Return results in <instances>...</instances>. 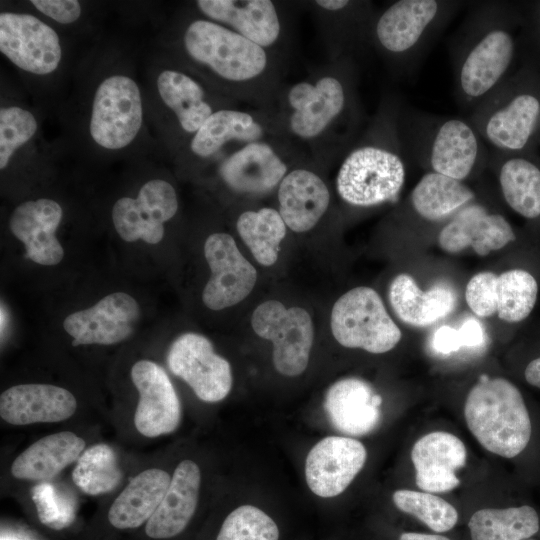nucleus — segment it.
I'll return each instance as SVG.
<instances>
[{
    "instance_id": "f257e3e1",
    "label": "nucleus",
    "mask_w": 540,
    "mask_h": 540,
    "mask_svg": "<svg viewBox=\"0 0 540 540\" xmlns=\"http://www.w3.org/2000/svg\"><path fill=\"white\" fill-rule=\"evenodd\" d=\"M279 133L311 157H343L362 132L353 58H341L279 89L265 109Z\"/></svg>"
},
{
    "instance_id": "f03ea898",
    "label": "nucleus",
    "mask_w": 540,
    "mask_h": 540,
    "mask_svg": "<svg viewBox=\"0 0 540 540\" xmlns=\"http://www.w3.org/2000/svg\"><path fill=\"white\" fill-rule=\"evenodd\" d=\"M175 42L179 64L231 101L267 109L281 88L279 55L203 16L186 20Z\"/></svg>"
},
{
    "instance_id": "7ed1b4c3",
    "label": "nucleus",
    "mask_w": 540,
    "mask_h": 540,
    "mask_svg": "<svg viewBox=\"0 0 540 540\" xmlns=\"http://www.w3.org/2000/svg\"><path fill=\"white\" fill-rule=\"evenodd\" d=\"M519 2L477 1L452 35L449 52L457 103L470 112L514 72Z\"/></svg>"
},
{
    "instance_id": "20e7f679",
    "label": "nucleus",
    "mask_w": 540,
    "mask_h": 540,
    "mask_svg": "<svg viewBox=\"0 0 540 540\" xmlns=\"http://www.w3.org/2000/svg\"><path fill=\"white\" fill-rule=\"evenodd\" d=\"M401 107L395 96H386L343 155L336 190L348 205L369 208L398 199L406 177L399 130Z\"/></svg>"
},
{
    "instance_id": "39448f33",
    "label": "nucleus",
    "mask_w": 540,
    "mask_h": 540,
    "mask_svg": "<svg viewBox=\"0 0 540 540\" xmlns=\"http://www.w3.org/2000/svg\"><path fill=\"white\" fill-rule=\"evenodd\" d=\"M399 130L405 156L429 172L464 182L488 166L489 148L467 118L401 107Z\"/></svg>"
},
{
    "instance_id": "423d86ee",
    "label": "nucleus",
    "mask_w": 540,
    "mask_h": 540,
    "mask_svg": "<svg viewBox=\"0 0 540 540\" xmlns=\"http://www.w3.org/2000/svg\"><path fill=\"white\" fill-rule=\"evenodd\" d=\"M467 119L489 149L534 151L540 140V75L520 65Z\"/></svg>"
},
{
    "instance_id": "0eeeda50",
    "label": "nucleus",
    "mask_w": 540,
    "mask_h": 540,
    "mask_svg": "<svg viewBox=\"0 0 540 540\" xmlns=\"http://www.w3.org/2000/svg\"><path fill=\"white\" fill-rule=\"evenodd\" d=\"M464 5L461 1L398 0L376 12L370 33L374 48L389 67L408 74Z\"/></svg>"
},
{
    "instance_id": "6e6552de",
    "label": "nucleus",
    "mask_w": 540,
    "mask_h": 540,
    "mask_svg": "<svg viewBox=\"0 0 540 540\" xmlns=\"http://www.w3.org/2000/svg\"><path fill=\"white\" fill-rule=\"evenodd\" d=\"M466 424L488 451L504 458L520 455L532 437V421L520 389L486 374L470 389L464 405Z\"/></svg>"
},
{
    "instance_id": "1a4fd4ad",
    "label": "nucleus",
    "mask_w": 540,
    "mask_h": 540,
    "mask_svg": "<svg viewBox=\"0 0 540 540\" xmlns=\"http://www.w3.org/2000/svg\"><path fill=\"white\" fill-rule=\"evenodd\" d=\"M144 124L140 87L125 73H112L96 86L91 101L88 133L98 148L115 152L131 146Z\"/></svg>"
},
{
    "instance_id": "9d476101",
    "label": "nucleus",
    "mask_w": 540,
    "mask_h": 540,
    "mask_svg": "<svg viewBox=\"0 0 540 540\" xmlns=\"http://www.w3.org/2000/svg\"><path fill=\"white\" fill-rule=\"evenodd\" d=\"M307 156L303 149L284 137L248 143L216 165L222 183L240 195H264L278 188L296 164Z\"/></svg>"
},
{
    "instance_id": "9b49d317",
    "label": "nucleus",
    "mask_w": 540,
    "mask_h": 540,
    "mask_svg": "<svg viewBox=\"0 0 540 540\" xmlns=\"http://www.w3.org/2000/svg\"><path fill=\"white\" fill-rule=\"evenodd\" d=\"M331 331L342 346L373 354L392 350L402 336L378 293L366 286L347 291L335 302Z\"/></svg>"
},
{
    "instance_id": "f8f14e48",
    "label": "nucleus",
    "mask_w": 540,
    "mask_h": 540,
    "mask_svg": "<svg viewBox=\"0 0 540 540\" xmlns=\"http://www.w3.org/2000/svg\"><path fill=\"white\" fill-rule=\"evenodd\" d=\"M283 137L267 110L225 107L214 112L184 148L183 157L217 165L244 145Z\"/></svg>"
},
{
    "instance_id": "ddd939ff",
    "label": "nucleus",
    "mask_w": 540,
    "mask_h": 540,
    "mask_svg": "<svg viewBox=\"0 0 540 540\" xmlns=\"http://www.w3.org/2000/svg\"><path fill=\"white\" fill-rule=\"evenodd\" d=\"M251 324L258 336L273 343V363L280 374L294 377L305 371L314 338L313 322L305 309L268 300L254 310Z\"/></svg>"
},
{
    "instance_id": "4468645a",
    "label": "nucleus",
    "mask_w": 540,
    "mask_h": 540,
    "mask_svg": "<svg viewBox=\"0 0 540 540\" xmlns=\"http://www.w3.org/2000/svg\"><path fill=\"white\" fill-rule=\"evenodd\" d=\"M155 86L159 100L173 118L177 134L184 139V148L214 112L234 103L180 64L162 68Z\"/></svg>"
},
{
    "instance_id": "2eb2a0df",
    "label": "nucleus",
    "mask_w": 540,
    "mask_h": 540,
    "mask_svg": "<svg viewBox=\"0 0 540 540\" xmlns=\"http://www.w3.org/2000/svg\"><path fill=\"white\" fill-rule=\"evenodd\" d=\"M0 51L20 70L36 76L55 72L62 61L58 33L35 15L0 13Z\"/></svg>"
},
{
    "instance_id": "dca6fc26",
    "label": "nucleus",
    "mask_w": 540,
    "mask_h": 540,
    "mask_svg": "<svg viewBox=\"0 0 540 540\" xmlns=\"http://www.w3.org/2000/svg\"><path fill=\"white\" fill-rule=\"evenodd\" d=\"M178 207L174 186L163 178H152L140 186L134 197L116 200L111 211L112 223L122 240L155 245L163 239L165 223L174 218Z\"/></svg>"
},
{
    "instance_id": "f3484780",
    "label": "nucleus",
    "mask_w": 540,
    "mask_h": 540,
    "mask_svg": "<svg viewBox=\"0 0 540 540\" xmlns=\"http://www.w3.org/2000/svg\"><path fill=\"white\" fill-rule=\"evenodd\" d=\"M198 13L279 55L288 38L283 5L271 0H198Z\"/></svg>"
},
{
    "instance_id": "a211bd4d",
    "label": "nucleus",
    "mask_w": 540,
    "mask_h": 540,
    "mask_svg": "<svg viewBox=\"0 0 540 540\" xmlns=\"http://www.w3.org/2000/svg\"><path fill=\"white\" fill-rule=\"evenodd\" d=\"M167 363L171 372L204 402H219L230 393V363L215 353L212 343L203 335L189 332L176 338L169 348Z\"/></svg>"
},
{
    "instance_id": "6ab92c4d",
    "label": "nucleus",
    "mask_w": 540,
    "mask_h": 540,
    "mask_svg": "<svg viewBox=\"0 0 540 540\" xmlns=\"http://www.w3.org/2000/svg\"><path fill=\"white\" fill-rule=\"evenodd\" d=\"M204 255L211 276L202 300L211 310L231 307L244 300L254 288L257 272L242 255L234 238L223 232L209 235L204 244Z\"/></svg>"
},
{
    "instance_id": "aec40b11",
    "label": "nucleus",
    "mask_w": 540,
    "mask_h": 540,
    "mask_svg": "<svg viewBox=\"0 0 540 540\" xmlns=\"http://www.w3.org/2000/svg\"><path fill=\"white\" fill-rule=\"evenodd\" d=\"M140 306L126 292H113L89 308L66 316L63 328L72 345H113L129 338L139 321Z\"/></svg>"
},
{
    "instance_id": "412c9836",
    "label": "nucleus",
    "mask_w": 540,
    "mask_h": 540,
    "mask_svg": "<svg viewBox=\"0 0 540 540\" xmlns=\"http://www.w3.org/2000/svg\"><path fill=\"white\" fill-rule=\"evenodd\" d=\"M139 400L134 415L138 432L146 437L172 433L181 420V404L175 388L157 363L139 360L131 368Z\"/></svg>"
},
{
    "instance_id": "4be33fe9",
    "label": "nucleus",
    "mask_w": 540,
    "mask_h": 540,
    "mask_svg": "<svg viewBox=\"0 0 540 540\" xmlns=\"http://www.w3.org/2000/svg\"><path fill=\"white\" fill-rule=\"evenodd\" d=\"M366 459L367 451L360 441L344 436L325 437L306 457L307 485L319 497L338 496L361 471Z\"/></svg>"
},
{
    "instance_id": "5701e85b",
    "label": "nucleus",
    "mask_w": 540,
    "mask_h": 540,
    "mask_svg": "<svg viewBox=\"0 0 540 540\" xmlns=\"http://www.w3.org/2000/svg\"><path fill=\"white\" fill-rule=\"evenodd\" d=\"M518 235L501 213L491 212L481 203L473 202L442 227L438 244L447 253H459L472 248L479 256H486L516 242Z\"/></svg>"
},
{
    "instance_id": "b1692460",
    "label": "nucleus",
    "mask_w": 540,
    "mask_h": 540,
    "mask_svg": "<svg viewBox=\"0 0 540 540\" xmlns=\"http://www.w3.org/2000/svg\"><path fill=\"white\" fill-rule=\"evenodd\" d=\"M63 209L51 198H37L18 204L10 214L9 229L25 248L26 257L36 264L55 266L64 257L56 236Z\"/></svg>"
},
{
    "instance_id": "393cba45",
    "label": "nucleus",
    "mask_w": 540,
    "mask_h": 540,
    "mask_svg": "<svg viewBox=\"0 0 540 540\" xmlns=\"http://www.w3.org/2000/svg\"><path fill=\"white\" fill-rule=\"evenodd\" d=\"M488 166L497 177L508 207L531 223H540V157L534 151L506 153L489 149Z\"/></svg>"
},
{
    "instance_id": "a878e982",
    "label": "nucleus",
    "mask_w": 540,
    "mask_h": 540,
    "mask_svg": "<svg viewBox=\"0 0 540 540\" xmlns=\"http://www.w3.org/2000/svg\"><path fill=\"white\" fill-rule=\"evenodd\" d=\"M278 211L286 226L294 232L313 229L328 211L330 190L314 170L296 164L277 188Z\"/></svg>"
},
{
    "instance_id": "bb28decb",
    "label": "nucleus",
    "mask_w": 540,
    "mask_h": 540,
    "mask_svg": "<svg viewBox=\"0 0 540 540\" xmlns=\"http://www.w3.org/2000/svg\"><path fill=\"white\" fill-rule=\"evenodd\" d=\"M382 397L365 380L348 377L327 390L324 409L332 426L349 436H363L381 421Z\"/></svg>"
},
{
    "instance_id": "cd10ccee",
    "label": "nucleus",
    "mask_w": 540,
    "mask_h": 540,
    "mask_svg": "<svg viewBox=\"0 0 540 540\" xmlns=\"http://www.w3.org/2000/svg\"><path fill=\"white\" fill-rule=\"evenodd\" d=\"M76 408V398L69 390L51 384H19L0 396L1 418L12 425L64 421Z\"/></svg>"
},
{
    "instance_id": "c85d7f7f",
    "label": "nucleus",
    "mask_w": 540,
    "mask_h": 540,
    "mask_svg": "<svg viewBox=\"0 0 540 540\" xmlns=\"http://www.w3.org/2000/svg\"><path fill=\"white\" fill-rule=\"evenodd\" d=\"M417 486L429 493L447 492L460 484L456 471L465 466L466 448L455 435L436 431L416 441L411 451Z\"/></svg>"
},
{
    "instance_id": "c756f323",
    "label": "nucleus",
    "mask_w": 540,
    "mask_h": 540,
    "mask_svg": "<svg viewBox=\"0 0 540 540\" xmlns=\"http://www.w3.org/2000/svg\"><path fill=\"white\" fill-rule=\"evenodd\" d=\"M201 472L192 460L180 462L170 485L145 532L153 539H167L180 534L192 519L198 504Z\"/></svg>"
},
{
    "instance_id": "7c9ffc66",
    "label": "nucleus",
    "mask_w": 540,
    "mask_h": 540,
    "mask_svg": "<svg viewBox=\"0 0 540 540\" xmlns=\"http://www.w3.org/2000/svg\"><path fill=\"white\" fill-rule=\"evenodd\" d=\"M388 297L398 318L415 327H426L444 318L453 311L457 301L450 286L436 284L422 291L408 274H399L392 280Z\"/></svg>"
},
{
    "instance_id": "2f4dec72",
    "label": "nucleus",
    "mask_w": 540,
    "mask_h": 540,
    "mask_svg": "<svg viewBox=\"0 0 540 540\" xmlns=\"http://www.w3.org/2000/svg\"><path fill=\"white\" fill-rule=\"evenodd\" d=\"M170 482V474L157 468L131 478L108 511L110 524L117 529H133L147 522L160 505Z\"/></svg>"
},
{
    "instance_id": "473e14b6",
    "label": "nucleus",
    "mask_w": 540,
    "mask_h": 540,
    "mask_svg": "<svg viewBox=\"0 0 540 540\" xmlns=\"http://www.w3.org/2000/svg\"><path fill=\"white\" fill-rule=\"evenodd\" d=\"M85 441L76 434L63 431L40 438L12 463L11 473L23 480H48L78 460Z\"/></svg>"
},
{
    "instance_id": "72a5a7b5",
    "label": "nucleus",
    "mask_w": 540,
    "mask_h": 540,
    "mask_svg": "<svg viewBox=\"0 0 540 540\" xmlns=\"http://www.w3.org/2000/svg\"><path fill=\"white\" fill-rule=\"evenodd\" d=\"M475 198L476 193L464 182L427 172L412 189L409 205L418 218L436 223L450 219Z\"/></svg>"
},
{
    "instance_id": "f704fd0d",
    "label": "nucleus",
    "mask_w": 540,
    "mask_h": 540,
    "mask_svg": "<svg viewBox=\"0 0 540 540\" xmlns=\"http://www.w3.org/2000/svg\"><path fill=\"white\" fill-rule=\"evenodd\" d=\"M471 540H525L540 530L536 509L530 505L484 508L468 521Z\"/></svg>"
},
{
    "instance_id": "c9c22d12",
    "label": "nucleus",
    "mask_w": 540,
    "mask_h": 540,
    "mask_svg": "<svg viewBox=\"0 0 540 540\" xmlns=\"http://www.w3.org/2000/svg\"><path fill=\"white\" fill-rule=\"evenodd\" d=\"M236 229L257 262L271 266L277 261L280 243L287 233L278 210L262 207L243 211L236 220Z\"/></svg>"
},
{
    "instance_id": "e433bc0d",
    "label": "nucleus",
    "mask_w": 540,
    "mask_h": 540,
    "mask_svg": "<svg viewBox=\"0 0 540 540\" xmlns=\"http://www.w3.org/2000/svg\"><path fill=\"white\" fill-rule=\"evenodd\" d=\"M536 274L524 267L508 269L497 276V316L509 324H519L532 313L538 298Z\"/></svg>"
},
{
    "instance_id": "4c0bfd02",
    "label": "nucleus",
    "mask_w": 540,
    "mask_h": 540,
    "mask_svg": "<svg viewBox=\"0 0 540 540\" xmlns=\"http://www.w3.org/2000/svg\"><path fill=\"white\" fill-rule=\"evenodd\" d=\"M114 450L106 444H97L84 450L72 473L73 482L89 495L112 491L121 481Z\"/></svg>"
},
{
    "instance_id": "58836bf2",
    "label": "nucleus",
    "mask_w": 540,
    "mask_h": 540,
    "mask_svg": "<svg viewBox=\"0 0 540 540\" xmlns=\"http://www.w3.org/2000/svg\"><path fill=\"white\" fill-rule=\"evenodd\" d=\"M392 498L400 511L415 517L433 533L448 532L458 522L456 508L432 493L400 489L393 493Z\"/></svg>"
},
{
    "instance_id": "ea45409f",
    "label": "nucleus",
    "mask_w": 540,
    "mask_h": 540,
    "mask_svg": "<svg viewBox=\"0 0 540 540\" xmlns=\"http://www.w3.org/2000/svg\"><path fill=\"white\" fill-rule=\"evenodd\" d=\"M35 115L19 105L0 108V169L4 171L15 155L36 135Z\"/></svg>"
},
{
    "instance_id": "a19ab883",
    "label": "nucleus",
    "mask_w": 540,
    "mask_h": 540,
    "mask_svg": "<svg viewBox=\"0 0 540 540\" xmlns=\"http://www.w3.org/2000/svg\"><path fill=\"white\" fill-rule=\"evenodd\" d=\"M274 520L253 505L234 509L224 520L216 540H278Z\"/></svg>"
},
{
    "instance_id": "79ce46f5",
    "label": "nucleus",
    "mask_w": 540,
    "mask_h": 540,
    "mask_svg": "<svg viewBox=\"0 0 540 540\" xmlns=\"http://www.w3.org/2000/svg\"><path fill=\"white\" fill-rule=\"evenodd\" d=\"M518 59L540 75V1L519 2Z\"/></svg>"
},
{
    "instance_id": "37998d69",
    "label": "nucleus",
    "mask_w": 540,
    "mask_h": 540,
    "mask_svg": "<svg viewBox=\"0 0 540 540\" xmlns=\"http://www.w3.org/2000/svg\"><path fill=\"white\" fill-rule=\"evenodd\" d=\"M32 498L37 508L38 517L46 526L59 530L73 522L74 508L64 498L54 494L53 486L49 484L36 486Z\"/></svg>"
},
{
    "instance_id": "c03bdc74",
    "label": "nucleus",
    "mask_w": 540,
    "mask_h": 540,
    "mask_svg": "<svg viewBox=\"0 0 540 540\" xmlns=\"http://www.w3.org/2000/svg\"><path fill=\"white\" fill-rule=\"evenodd\" d=\"M497 274L484 271L475 274L468 281L465 289V299L478 317H490L496 310Z\"/></svg>"
},
{
    "instance_id": "a18cd8bd",
    "label": "nucleus",
    "mask_w": 540,
    "mask_h": 540,
    "mask_svg": "<svg viewBox=\"0 0 540 540\" xmlns=\"http://www.w3.org/2000/svg\"><path fill=\"white\" fill-rule=\"evenodd\" d=\"M31 5L40 13L62 25L79 20L82 5L77 0H32Z\"/></svg>"
},
{
    "instance_id": "49530a36",
    "label": "nucleus",
    "mask_w": 540,
    "mask_h": 540,
    "mask_svg": "<svg viewBox=\"0 0 540 540\" xmlns=\"http://www.w3.org/2000/svg\"><path fill=\"white\" fill-rule=\"evenodd\" d=\"M432 347L441 354H450L462 347H467L466 336L463 327L458 329L443 325L432 336Z\"/></svg>"
},
{
    "instance_id": "de8ad7c7",
    "label": "nucleus",
    "mask_w": 540,
    "mask_h": 540,
    "mask_svg": "<svg viewBox=\"0 0 540 540\" xmlns=\"http://www.w3.org/2000/svg\"><path fill=\"white\" fill-rule=\"evenodd\" d=\"M523 377L527 384L540 389V355L527 362L523 370Z\"/></svg>"
},
{
    "instance_id": "09e8293b",
    "label": "nucleus",
    "mask_w": 540,
    "mask_h": 540,
    "mask_svg": "<svg viewBox=\"0 0 540 540\" xmlns=\"http://www.w3.org/2000/svg\"><path fill=\"white\" fill-rule=\"evenodd\" d=\"M398 540H451L439 533H424L416 531L402 532Z\"/></svg>"
},
{
    "instance_id": "8fccbe9b",
    "label": "nucleus",
    "mask_w": 540,
    "mask_h": 540,
    "mask_svg": "<svg viewBox=\"0 0 540 540\" xmlns=\"http://www.w3.org/2000/svg\"><path fill=\"white\" fill-rule=\"evenodd\" d=\"M525 540H536V539H534V538L532 537V538H529V539H525Z\"/></svg>"
}]
</instances>
